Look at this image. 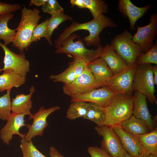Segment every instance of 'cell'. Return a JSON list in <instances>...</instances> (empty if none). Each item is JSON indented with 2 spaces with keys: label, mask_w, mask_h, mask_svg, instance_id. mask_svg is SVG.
<instances>
[{
  "label": "cell",
  "mask_w": 157,
  "mask_h": 157,
  "mask_svg": "<svg viewBox=\"0 0 157 157\" xmlns=\"http://www.w3.org/2000/svg\"><path fill=\"white\" fill-rule=\"evenodd\" d=\"M87 151L91 157H112L105 149L96 146L89 147Z\"/></svg>",
  "instance_id": "37"
},
{
  "label": "cell",
  "mask_w": 157,
  "mask_h": 157,
  "mask_svg": "<svg viewBox=\"0 0 157 157\" xmlns=\"http://www.w3.org/2000/svg\"><path fill=\"white\" fill-rule=\"evenodd\" d=\"M49 153L50 157H64L53 146L50 147Z\"/></svg>",
  "instance_id": "38"
},
{
  "label": "cell",
  "mask_w": 157,
  "mask_h": 157,
  "mask_svg": "<svg viewBox=\"0 0 157 157\" xmlns=\"http://www.w3.org/2000/svg\"><path fill=\"white\" fill-rule=\"evenodd\" d=\"M119 125L124 131L136 137L150 132L147 125L142 120L133 115Z\"/></svg>",
  "instance_id": "21"
},
{
  "label": "cell",
  "mask_w": 157,
  "mask_h": 157,
  "mask_svg": "<svg viewBox=\"0 0 157 157\" xmlns=\"http://www.w3.org/2000/svg\"><path fill=\"white\" fill-rule=\"evenodd\" d=\"M70 2L72 6L76 5L80 8H85L83 0H71Z\"/></svg>",
  "instance_id": "39"
},
{
  "label": "cell",
  "mask_w": 157,
  "mask_h": 157,
  "mask_svg": "<svg viewBox=\"0 0 157 157\" xmlns=\"http://www.w3.org/2000/svg\"><path fill=\"white\" fill-rule=\"evenodd\" d=\"M132 36L130 32L125 30L115 36L110 44L128 66L135 64L137 57L142 53L139 45L133 41Z\"/></svg>",
  "instance_id": "6"
},
{
  "label": "cell",
  "mask_w": 157,
  "mask_h": 157,
  "mask_svg": "<svg viewBox=\"0 0 157 157\" xmlns=\"http://www.w3.org/2000/svg\"><path fill=\"white\" fill-rule=\"evenodd\" d=\"M39 14V10L36 8L31 10L24 6L22 10L21 20L12 42L13 45L21 52L27 50L31 44L33 31L41 17Z\"/></svg>",
  "instance_id": "2"
},
{
  "label": "cell",
  "mask_w": 157,
  "mask_h": 157,
  "mask_svg": "<svg viewBox=\"0 0 157 157\" xmlns=\"http://www.w3.org/2000/svg\"><path fill=\"white\" fill-rule=\"evenodd\" d=\"M100 57L106 62L114 74L121 72L128 66L126 62L109 44L104 47Z\"/></svg>",
  "instance_id": "20"
},
{
  "label": "cell",
  "mask_w": 157,
  "mask_h": 157,
  "mask_svg": "<svg viewBox=\"0 0 157 157\" xmlns=\"http://www.w3.org/2000/svg\"><path fill=\"white\" fill-rule=\"evenodd\" d=\"M137 65L127 67L121 72L114 74L107 81L104 87L117 94L133 95V76Z\"/></svg>",
  "instance_id": "7"
},
{
  "label": "cell",
  "mask_w": 157,
  "mask_h": 157,
  "mask_svg": "<svg viewBox=\"0 0 157 157\" xmlns=\"http://www.w3.org/2000/svg\"><path fill=\"white\" fill-rule=\"evenodd\" d=\"M89 107V103L85 101L72 102L67 110L66 117L71 120L79 117L84 118L88 111Z\"/></svg>",
  "instance_id": "26"
},
{
  "label": "cell",
  "mask_w": 157,
  "mask_h": 157,
  "mask_svg": "<svg viewBox=\"0 0 157 157\" xmlns=\"http://www.w3.org/2000/svg\"><path fill=\"white\" fill-rule=\"evenodd\" d=\"M117 94L106 87H101L85 94L72 96L71 102L83 101L91 102L106 108Z\"/></svg>",
  "instance_id": "13"
},
{
  "label": "cell",
  "mask_w": 157,
  "mask_h": 157,
  "mask_svg": "<svg viewBox=\"0 0 157 157\" xmlns=\"http://www.w3.org/2000/svg\"><path fill=\"white\" fill-rule=\"evenodd\" d=\"M24 114H17L11 113L6 124L0 130V138L3 143L9 145L14 135L19 136L21 139L24 138L25 134L20 133L21 128L26 126Z\"/></svg>",
  "instance_id": "16"
},
{
  "label": "cell",
  "mask_w": 157,
  "mask_h": 157,
  "mask_svg": "<svg viewBox=\"0 0 157 157\" xmlns=\"http://www.w3.org/2000/svg\"><path fill=\"white\" fill-rule=\"evenodd\" d=\"M94 129L97 133L102 137L101 147L112 157H125L127 153L112 126L97 125Z\"/></svg>",
  "instance_id": "9"
},
{
  "label": "cell",
  "mask_w": 157,
  "mask_h": 157,
  "mask_svg": "<svg viewBox=\"0 0 157 157\" xmlns=\"http://www.w3.org/2000/svg\"><path fill=\"white\" fill-rule=\"evenodd\" d=\"M21 8L19 4H8L0 1V15L14 12Z\"/></svg>",
  "instance_id": "36"
},
{
  "label": "cell",
  "mask_w": 157,
  "mask_h": 157,
  "mask_svg": "<svg viewBox=\"0 0 157 157\" xmlns=\"http://www.w3.org/2000/svg\"><path fill=\"white\" fill-rule=\"evenodd\" d=\"M13 16L12 13L0 15V40H3L6 46L12 42L16 34V29H10L8 26L9 21Z\"/></svg>",
  "instance_id": "23"
},
{
  "label": "cell",
  "mask_w": 157,
  "mask_h": 157,
  "mask_svg": "<svg viewBox=\"0 0 157 157\" xmlns=\"http://www.w3.org/2000/svg\"><path fill=\"white\" fill-rule=\"evenodd\" d=\"M137 65L154 64L157 65V41H155L151 47L145 53H142L136 58Z\"/></svg>",
  "instance_id": "29"
},
{
  "label": "cell",
  "mask_w": 157,
  "mask_h": 157,
  "mask_svg": "<svg viewBox=\"0 0 157 157\" xmlns=\"http://www.w3.org/2000/svg\"><path fill=\"white\" fill-rule=\"evenodd\" d=\"M71 63L68 67L64 71L57 75H51L49 78L53 80V82H60L64 85H68L72 82L76 78Z\"/></svg>",
  "instance_id": "31"
},
{
  "label": "cell",
  "mask_w": 157,
  "mask_h": 157,
  "mask_svg": "<svg viewBox=\"0 0 157 157\" xmlns=\"http://www.w3.org/2000/svg\"><path fill=\"white\" fill-rule=\"evenodd\" d=\"M98 88L93 75L88 68L72 82L64 85L63 90L64 94L71 97L85 94Z\"/></svg>",
  "instance_id": "11"
},
{
  "label": "cell",
  "mask_w": 157,
  "mask_h": 157,
  "mask_svg": "<svg viewBox=\"0 0 157 157\" xmlns=\"http://www.w3.org/2000/svg\"><path fill=\"white\" fill-rule=\"evenodd\" d=\"M118 26L112 20L103 14L90 21L80 23L73 21L70 25L66 28L54 41L56 49L60 47L62 42L73 33L78 30H85L89 31V35L83 38L86 46H93L99 47L100 44L99 35L106 27H117Z\"/></svg>",
  "instance_id": "1"
},
{
  "label": "cell",
  "mask_w": 157,
  "mask_h": 157,
  "mask_svg": "<svg viewBox=\"0 0 157 157\" xmlns=\"http://www.w3.org/2000/svg\"><path fill=\"white\" fill-rule=\"evenodd\" d=\"M136 137L145 151L149 154H157V128Z\"/></svg>",
  "instance_id": "25"
},
{
  "label": "cell",
  "mask_w": 157,
  "mask_h": 157,
  "mask_svg": "<svg viewBox=\"0 0 157 157\" xmlns=\"http://www.w3.org/2000/svg\"><path fill=\"white\" fill-rule=\"evenodd\" d=\"M133 95H116L105 108L106 118L104 125H119L129 118L133 114Z\"/></svg>",
  "instance_id": "3"
},
{
  "label": "cell",
  "mask_w": 157,
  "mask_h": 157,
  "mask_svg": "<svg viewBox=\"0 0 157 157\" xmlns=\"http://www.w3.org/2000/svg\"><path fill=\"white\" fill-rule=\"evenodd\" d=\"M71 63L76 77L82 74L88 68L87 63L80 58H74Z\"/></svg>",
  "instance_id": "35"
},
{
  "label": "cell",
  "mask_w": 157,
  "mask_h": 157,
  "mask_svg": "<svg viewBox=\"0 0 157 157\" xmlns=\"http://www.w3.org/2000/svg\"><path fill=\"white\" fill-rule=\"evenodd\" d=\"M85 8L88 9L95 18L103 13L108 12V4L102 0H83Z\"/></svg>",
  "instance_id": "28"
},
{
  "label": "cell",
  "mask_w": 157,
  "mask_h": 157,
  "mask_svg": "<svg viewBox=\"0 0 157 157\" xmlns=\"http://www.w3.org/2000/svg\"><path fill=\"white\" fill-rule=\"evenodd\" d=\"M88 103L89 104V110L83 118L94 122L97 125H104L106 118L105 108L93 103Z\"/></svg>",
  "instance_id": "27"
},
{
  "label": "cell",
  "mask_w": 157,
  "mask_h": 157,
  "mask_svg": "<svg viewBox=\"0 0 157 157\" xmlns=\"http://www.w3.org/2000/svg\"><path fill=\"white\" fill-rule=\"evenodd\" d=\"M112 126L123 147L131 157H141L146 152L136 137L124 131L119 125Z\"/></svg>",
  "instance_id": "14"
},
{
  "label": "cell",
  "mask_w": 157,
  "mask_h": 157,
  "mask_svg": "<svg viewBox=\"0 0 157 157\" xmlns=\"http://www.w3.org/2000/svg\"><path fill=\"white\" fill-rule=\"evenodd\" d=\"M20 140L22 157H47L37 149L32 141L27 142L24 138Z\"/></svg>",
  "instance_id": "32"
},
{
  "label": "cell",
  "mask_w": 157,
  "mask_h": 157,
  "mask_svg": "<svg viewBox=\"0 0 157 157\" xmlns=\"http://www.w3.org/2000/svg\"><path fill=\"white\" fill-rule=\"evenodd\" d=\"M67 20H73L72 17L65 14L63 11L58 12L51 15L49 19L44 38L49 45L53 44L51 37L54 30L62 23Z\"/></svg>",
  "instance_id": "24"
},
{
  "label": "cell",
  "mask_w": 157,
  "mask_h": 157,
  "mask_svg": "<svg viewBox=\"0 0 157 157\" xmlns=\"http://www.w3.org/2000/svg\"><path fill=\"white\" fill-rule=\"evenodd\" d=\"M26 77L11 72H3L0 75V92L18 88L26 82Z\"/></svg>",
  "instance_id": "22"
},
{
  "label": "cell",
  "mask_w": 157,
  "mask_h": 157,
  "mask_svg": "<svg viewBox=\"0 0 157 157\" xmlns=\"http://www.w3.org/2000/svg\"><path fill=\"white\" fill-rule=\"evenodd\" d=\"M141 157H157V154H153L146 152Z\"/></svg>",
  "instance_id": "42"
},
{
  "label": "cell",
  "mask_w": 157,
  "mask_h": 157,
  "mask_svg": "<svg viewBox=\"0 0 157 157\" xmlns=\"http://www.w3.org/2000/svg\"><path fill=\"white\" fill-rule=\"evenodd\" d=\"M0 47L4 53V66L0 69V72L13 73L26 77L30 71V63L26 59L23 52L17 54L10 49L0 42Z\"/></svg>",
  "instance_id": "8"
},
{
  "label": "cell",
  "mask_w": 157,
  "mask_h": 157,
  "mask_svg": "<svg viewBox=\"0 0 157 157\" xmlns=\"http://www.w3.org/2000/svg\"><path fill=\"white\" fill-rule=\"evenodd\" d=\"M153 67L151 64L137 65L133 76V91L145 95L150 103L157 104Z\"/></svg>",
  "instance_id": "5"
},
{
  "label": "cell",
  "mask_w": 157,
  "mask_h": 157,
  "mask_svg": "<svg viewBox=\"0 0 157 157\" xmlns=\"http://www.w3.org/2000/svg\"><path fill=\"white\" fill-rule=\"evenodd\" d=\"M47 0H31L29 6L35 5L37 7L42 6L45 3Z\"/></svg>",
  "instance_id": "40"
},
{
  "label": "cell",
  "mask_w": 157,
  "mask_h": 157,
  "mask_svg": "<svg viewBox=\"0 0 157 157\" xmlns=\"http://www.w3.org/2000/svg\"><path fill=\"white\" fill-rule=\"evenodd\" d=\"M42 9L45 13L52 15L58 12L63 11V9L56 0H47L42 6Z\"/></svg>",
  "instance_id": "34"
},
{
  "label": "cell",
  "mask_w": 157,
  "mask_h": 157,
  "mask_svg": "<svg viewBox=\"0 0 157 157\" xmlns=\"http://www.w3.org/2000/svg\"><path fill=\"white\" fill-rule=\"evenodd\" d=\"M80 36L73 33L64 40L60 47L55 52L57 54L67 53L74 58L81 59L88 63L101 57L104 47L101 45L95 49H89L85 47Z\"/></svg>",
  "instance_id": "4"
},
{
  "label": "cell",
  "mask_w": 157,
  "mask_h": 157,
  "mask_svg": "<svg viewBox=\"0 0 157 157\" xmlns=\"http://www.w3.org/2000/svg\"><path fill=\"white\" fill-rule=\"evenodd\" d=\"M153 74L154 84L157 85V65L153 66L152 68Z\"/></svg>",
  "instance_id": "41"
},
{
  "label": "cell",
  "mask_w": 157,
  "mask_h": 157,
  "mask_svg": "<svg viewBox=\"0 0 157 157\" xmlns=\"http://www.w3.org/2000/svg\"><path fill=\"white\" fill-rule=\"evenodd\" d=\"M151 7L150 5L143 7H139L134 5L130 0H119L118 10L123 15L127 17L131 30L136 29L135 24L138 19L141 18Z\"/></svg>",
  "instance_id": "17"
},
{
  "label": "cell",
  "mask_w": 157,
  "mask_h": 157,
  "mask_svg": "<svg viewBox=\"0 0 157 157\" xmlns=\"http://www.w3.org/2000/svg\"><path fill=\"white\" fill-rule=\"evenodd\" d=\"M48 19L40 24H38L33 31L31 40V44L37 41L40 38L44 37L47 28Z\"/></svg>",
  "instance_id": "33"
},
{
  "label": "cell",
  "mask_w": 157,
  "mask_h": 157,
  "mask_svg": "<svg viewBox=\"0 0 157 157\" xmlns=\"http://www.w3.org/2000/svg\"><path fill=\"white\" fill-rule=\"evenodd\" d=\"M35 88L33 86L30 88L29 93L26 95L24 94H17L15 97L12 99L11 111L12 113L17 114H24L29 115V119H32L33 115L31 112L33 102L31 100Z\"/></svg>",
  "instance_id": "19"
},
{
  "label": "cell",
  "mask_w": 157,
  "mask_h": 157,
  "mask_svg": "<svg viewBox=\"0 0 157 157\" xmlns=\"http://www.w3.org/2000/svg\"><path fill=\"white\" fill-rule=\"evenodd\" d=\"M133 96L132 115L142 120L150 131H153L157 128V116L152 117L147 107L146 96L137 91Z\"/></svg>",
  "instance_id": "15"
},
{
  "label": "cell",
  "mask_w": 157,
  "mask_h": 157,
  "mask_svg": "<svg viewBox=\"0 0 157 157\" xmlns=\"http://www.w3.org/2000/svg\"><path fill=\"white\" fill-rule=\"evenodd\" d=\"M60 108V107L59 106H54L47 109L45 108L43 106L41 107L37 112L33 115L32 124L26 125L28 131L25 134V140L29 142L32 141V138L36 136H42L44 130L48 125L47 121L48 116Z\"/></svg>",
  "instance_id": "12"
},
{
  "label": "cell",
  "mask_w": 157,
  "mask_h": 157,
  "mask_svg": "<svg viewBox=\"0 0 157 157\" xmlns=\"http://www.w3.org/2000/svg\"><path fill=\"white\" fill-rule=\"evenodd\" d=\"M10 91L7 90L6 94L0 97V119L3 121H7L12 113Z\"/></svg>",
  "instance_id": "30"
},
{
  "label": "cell",
  "mask_w": 157,
  "mask_h": 157,
  "mask_svg": "<svg viewBox=\"0 0 157 157\" xmlns=\"http://www.w3.org/2000/svg\"><path fill=\"white\" fill-rule=\"evenodd\" d=\"M87 66L93 75L99 88L104 87L108 79L114 74L101 57L87 63Z\"/></svg>",
  "instance_id": "18"
},
{
  "label": "cell",
  "mask_w": 157,
  "mask_h": 157,
  "mask_svg": "<svg viewBox=\"0 0 157 157\" xmlns=\"http://www.w3.org/2000/svg\"><path fill=\"white\" fill-rule=\"evenodd\" d=\"M125 157H131V156H130L129 154L127 153Z\"/></svg>",
  "instance_id": "43"
},
{
  "label": "cell",
  "mask_w": 157,
  "mask_h": 157,
  "mask_svg": "<svg viewBox=\"0 0 157 157\" xmlns=\"http://www.w3.org/2000/svg\"><path fill=\"white\" fill-rule=\"evenodd\" d=\"M150 23L146 26L140 27L137 26V31L132 36L133 42L139 46L142 53H145L154 44L157 33V14L151 15Z\"/></svg>",
  "instance_id": "10"
}]
</instances>
